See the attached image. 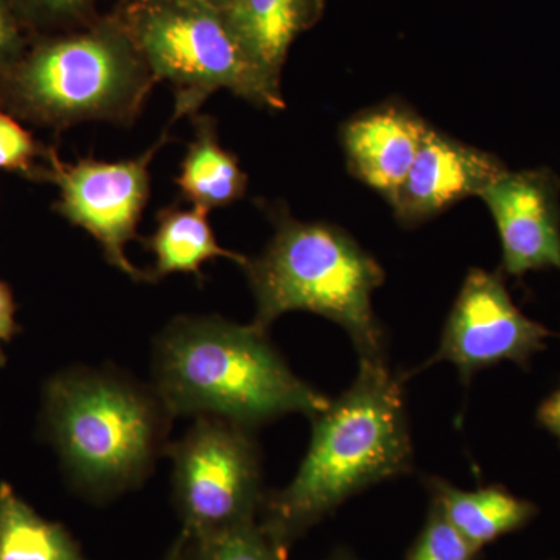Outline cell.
<instances>
[{"mask_svg":"<svg viewBox=\"0 0 560 560\" xmlns=\"http://www.w3.org/2000/svg\"><path fill=\"white\" fill-rule=\"evenodd\" d=\"M14 315H16V302H14L13 293H11L9 283L0 279V345L10 342L14 335L21 331ZM5 353L0 348V366H5Z\"/></svg>","mask_w":560,"mask_h":560,"instance_id":"cell-23","label":"cell"},{"mask_svg":"<svg viewBox=\"0 0 560 560\" xmlns=\"http://www.w3.org/2000/svg\"><path fill=\"white\" fill-rule=\"evenodd\" d=\"M21 22L10 0H0V73L16 65L27 51Z\"/></svg>","mask_w":560,"mask_h":560,"instance_id":"cell-22","label":"cell"},{"mask_svg":"<svg viewBox=\"0 0 560 560\" xmlns=\"http://www.w3.org/2000/svg\"><path fill=\"white\" fill-rule=\"evenodd\" d=\"M175 416L121 372L72 368L44 388L43 425L70 485L95 503L138 488L167 455Z\"/></svg>","mask_w":560,"mask_h":560,"instance_id":"cell-3","label":"cell"},{"mask_svg":"<svg viewBox=\"0 0 560 560\" xmlns=\"http://www.w3.org/2000/svg\"><path fill=\"white\" fill-rule=\"evenodd\" d=\"M327 560H360L357 558L355 555H353L352 551L348 550V548H338V550H335L331 552V556Z\"/></svg>","mask_w":560,"mask_h":560,"instance_id":"cell-27","label":"cell"},{"mask_svg":"<svg viewBox=\"0 0 560 560\" xmlns=\"http://www.w3.org/2000/svg\"><path fill=\"white\" fill-rule=\"evenodd\" d=\"M425 486L431 506L480 551L492 541L525 528L539 514L533 501L521 499L500 485L464 490L442 478L430 477Z\"/></svg>","mask_w":560,"mask_h":560,"instance_id":"cell-13","label":"cell"},{"mask_svg":"<svg viewBox=\"0 0 560 560\" xmlns=\"http://www.w3.org/2000/svg\"><path fill=\"white\" fill-rule=\"evenodd\" d=\"M504 172L499 158L430 127L390 208L400 224L416 226L466 198H480Z\"/></svg>","mask_w":560,"mask_h":560,"instance_id":"cell-11","label":"cell"},{"mask_svg":"<svg viewBox=\"0 0 560 560\" xmlns=\"http://www.w3.org/2000/svg\"><path fill=\"white\" fill-rule=\"evenodd\" d=\"M156 83L127 22L106 20L25 51L0 73V109L54 130L131 125Z\"/></svg>","mask_w":560,"mask_h":560,"instance_id":"cell-5","label":"cell"},{"mask_svg":"<svg viewBox=\"0 0 560 560\" xmlns=\"http://www.w3.org/2000/svg\"><path fill=\"white\" fill-rule=\"evenodd\" d=\"M537 422L541 429L550 431L552 436L558 438L560 442V385L558 389L552 390L550 396L541 401L537 410Z\"/></svg>","mask_w":560,"mask_h":560,"instance_id":"cell-24","label":"cell"},{"mask_svg":"<svg viewBox=\"0 0 560 560\" xmlns=\"http://www.w3.org/2000/svg\"><path fill=\"white\" fill-rule=\"evenodd\" d=\"M194 117L195 135L176 176L180 195L194 208H224L241 200L248 187V176L237 156L221 147L212 117Z\"/></svg>","mask_w":560,"mask_h":560,"instance_id":"cell-15","label":"cell"},{"mask_svg":"<svg viewBox=\"0 0 560 560\" xmlns=\"http://www.w3.org/2000/svg\"><path fill=\"white\" fill-rule=\"evenodd\" d=\"M124 20L154 79L175 90V120L195 116L219 90L261 108H285L280 80L254 60L224 11L142 0Z\"/></svg>","mask_w":560,"mask_h":560,"instance_id":"cell-6","label":"cell"},{"mask_svg":"<svg viewBox=\"0 0 560 560\" xmlns=\"http://www.w3.org/2000/svg\"><path fill=\"white\" fill-rule=\"evenodd\" d=\"M209 212L200 208L183 209L168 206L156 215V230L147 241L145 248L154 254L153 282L175 272H187L201 278L206 261L226 257L235 264H246V257L224 249L215 238L208 220Z\"/></svg>","mask_w":560,"mask_h":560,"instance_id":"cell-16","label":"cell"},{"mask_svg":"<svg viewBox=\"0 0 560 560\" xmlns=\"http://www.w3.org/2000/svg\"><path fill=\"white\" fill-rule=\"evenodd\" d=\"M323 9L324 0H230L224 14L254 60L280 80L291 44Z\"/></svg>","mask_w":560,"mask_h":560,"instance_id":"cell-14","label":"cell"},{"mask_svg":"<svg viewBox=\"0 0 560 560\" xmlns=\"http://www.w3.org/2000/svg\"><path fill=\"white\" fill-rule=\"evenodd\" d=\"M22 22L40 27H70L90 20L95 0H10Z\"/></svg>","mask_w":560,"mask_h":560,"instance_id":"cell-21","label":"cell"},{"mask_svg":"<svg viewBox=\"0 0 560 560\" xmlns=\"http://www.w3.org/2000/svg\"><path fill=\"white\" fill-rule=\"evenodd\" d=\"M164 2L179 3V5L208 7V9L224 11L230 0H164Z\"/></svg>","mask_w":560,"mask_h":560,"instance_id":"cell-25","label":"cell"},{"mask_svg":"<svg viewBox=\"0 0 560 560\" xmlns=\"http://www.w3.org/2000/svg\"><path fill=\"white\" fill-rule=\"evenodd\" d=\"M481 552L431 506L425 523L408 551L407 560H481Z\"/></svg>","mask_w":560,"mask_h":560,"instance_id":"cell-19","label":"cell"},{"mask_svg":"<svg viewBox=\"0 0 560 560\" xmlns=\"http://www.w3.org/2000/svg\"><path fill=\"white\" fill-rule=\"evenodd\" d=\"M184 537L179 560H287L289 556L260 528L259 522L210 536Z\"/></svg>","mask_w":560,"mask_h":560,"instance_id":"cell-18","label":"cell"},{"mask_svg":"<svg viewBox=\"0 0 560 560\" xmlns=\"http://www.w3.org/2000/svg\"><path fill=\"white\" fill-rule=\"evenodd\" d=\"M429 128L415 110L400 103H383L361 110L341 128L350 173L390 205Z\"/></svg>","mask_w":560,"mask_h":560,"instance_id":"cell-12","label":"cell"},{"mask_svg":"<svg viewBox=\"0 0 560 560\" xmlns=\"http://www.w3.org/2000/svg\"><path fill=\"white\" fill-rule=\"evenodd\" d=\"M551 335L547 327L523 315L501 272L474 268L453 304L440 348L419 371L448 361L467 386L477 372L503 361L528 368L533 355L547 348L545 341Z\"/></svg>","mask_w":560,"mask_h":560,"instance_id":"cell-9","label":"cell"},{"mask_svg":"<svg viewBox=\"0 0 560 560\" xmlns=\"http://www.w3.org/2000/svg\"><path fill=\"white\" fill-rule=\"evenodd\" d=\"M184 537L183 534H179L178 539L175 540V544L172 545L171 550L167 551V555L164 556L162 560H179L180 551H183Z\"/></svg>","mask_w":560,"mask_h":560,"instance_id":"cell-26","label":"cell"},{"mask_svg":"<svg viewBox=\"0 0 560 560\" xmlns=\"http://www.w3.org/2000/svg\"><path fill=\"white\" fill-rule=\"evenodd\" d=\"M312 422L300 469L287 488L267 492L259 514L260 528L287 556L345 501L412 470L404 381L386 359L360 360L355 382Z\"/></svg>","mask_w":560,"mask_h":560,"instance_id":"cell-1","label":"cell"},{"mask_svg":"<svg viewBox=\"0 0 560 560\" xmlns=\"http://www.w3.org/2000/svg\"><path fill=\"white\" fill-rule=\"evenodd\" d=\"M158 393L173 416H212L256 430L290 415L315 418L329 397L298 377L256 324L180 316L154 345Z\"/></svg>","mask_w":560,"mask_h":560,"instance_id":"cell-2","label":"cell"},{"mask_svg":"<svg viewBox=\"0 0 560 560\" xmlns=\"http://www.w3.org/2000/svg\"><path fill=\"white\" fill-rule=\"evenodd\" d=\"M47 147L36 142L31 131L14 119L7 110L0 109V171L22 173L35 179V161L46 158Z\"/></svg>","mask_w":560,"mask_h":560,"instance_id":"cell-20","label":"cell"},{"mask_svg":"<svg viewBox=\"0 0 560 560\" xmlns=\"http://www.w3.org/2000/svg\"><path fill=\"white\" fill-rule=\"evenodd\" d=\"M167 132L139 158L105 162L83 158L75 164L62 162L54 149L47 150L46 167H39L35 179L55 184L60 198L54 209L83 228L101 243L105 259L136 282H153L150 271L139 270L125 249L138 238L140 217L150 198V164L165 145Z\"/></svg>","mask_w":560,"mask_h":560,"instance_id":"cell-8","label":"cell"},{"mask_svg":"<svg viewBox=\"0 0 560 560\" xmlns=\"http://www.w3.org/2000/svg\"><path fill=\"white\" fill-rule=\"evenodd\" d=\"M275 235L256 259L243 265L256 298V324L268 330L290 312L324 316L348 331L360 360L385 357V334L374 307V291L385 282L377 260L340 228L271 212Z\"/></svg>","mask_w":560,"mask_h":560,"instance_id":"cell-4","label":"cell"},{"mask_svg":"<svg viewBox=\"0 0 560 560\" xmlns=\"http://www.w3.org/2000/svg\"><path fill=\"white\" fill-rule=\"evenodd\" d=\"M560 183L548 168L504 172L482 191L499 230L506 275L560 270Z\"/></svg>","mask_w":560,"mask_h":560,"instance_id":"cell-10","label":"cell"},{"mask_svg":"<svg viewBox=\"0 0 560 560\" xmlns=\"http://www.w3.org/2000/svg\"><path fill=\"white\" fill-rule=\"evenodd\" d=\"M167 455L184 534L210 536L259 522L267 492L254 430L198 416L183 440L168 445Z\"/></svg>","mask_w":560,"mask_h":560,"instance_id":"cell-7","label":"cell"},{"mask_svg":"<svg viewBox=\"0 0 560 560\" xmlns=\"http://www.w3.org/2000/svg\"><path fill=\"white\" fill-rule=\"evenodd\" d=\"M0 560H88L62 523L40 517L31 504L0 482Z\"/></svg>","mask_w":560,"mask_h":560,"instance_id":"cell-17","label":"cell"}]
</instances>
